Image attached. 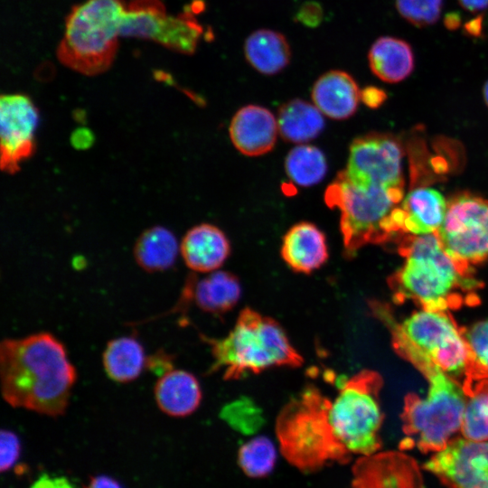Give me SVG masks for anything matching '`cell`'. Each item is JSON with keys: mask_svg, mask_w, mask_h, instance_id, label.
<instances>
[{"mask_svg": "<svg viewBox=\"0 0 488 488\" xmlns=\"http://www.w3.org/2000/svg\"><path fill=\"white\" fill-rule=\"evenodd\" d=\"M76 380V368L52 333L2 340L1 393L11 407L60 417L67 410Z\"/></svg>", "mask_w": 488, "mask_h": 488, "instance_id": "cell-1", "label": "cell"}, {"mask_svg": "<svg viewBox=\"0 0 488 488\" xmlns=\"http://www.w3.org/2000/svg\"><path fill=\"white\" fill-rule=\"evenodd\" d=\"M371 312L389 329L397 353L428 382L425 399L412 392L405 397L401 420L407 437L401 441L400 449L417 446L422 453L439 452L461 428L466 403L462 385L405 336L388 305L380 302Z\"/></svg>", "mask_w": 488, "mask_h": 488, "instance_id": "cell-2", "label": "cell"}, {"mask_svg": "<svg viewBox=\"0 0 488 488\" xmlns=\"http://www.w3.org/2000/svg\"><path fill=\"white\" fill-rule=\"evenodd\" d=\"M404 263L388 279L393 300H411L421 309L449 311L479 302L483 286L444 251L435 233L405 235L399 246Z\"/></svg>", "mask_w": 488, "mask_h": 488, "instance_id": "cell-3", "label": "cell"}, {"mask_svg": "<svg viewBox=\"0 0 488 488\" xmlns=\"http://www.w3.org/2000/svg\"><path fill=\"white\" fill-rule=\"evenodd\" d=\"M210 346L213 362L208 373L222 371L225 380H236L276 367L298 368L302 355L275 319L250 307L243 308L222 338L200 334Z\"/></svg>", "mask_w": 488, "mask_h": 488, "instance_id": "cell-4", "label": "cell"}, {"mask_svg": "<svg viewBox=\"0 0 488 488\" xmlns=\"http://www.w3.org/2000/svg\"><path fill=\"white\" fill-rule=\"evenodd\" d=\"M332 400L307 385L280 410L276 435L280 452L297 470L311 474L328 463H349L352 454L339 442L329 418Z\"/></svg>", "mask_w": 488, "mask_h": 488, "instance_id": "cell-5", "label": "cell"}, {"mask_svg": "<svg viewBox=\"0 0 488 488\" xmlns=\"http://www.w3.org/2000/svg\"><path fill=\"white\" fill-rule=\"evenodd\" d=\"M126 0H85L74 5L65 19L58 45V61L78 73L97 76L115 61Z\"/></svg>", "mask_w": 488, "mask_h": 488, "instance_id": "cell-6", "label": "cell"}, {"mask_svg": "<svg viewBox=\"0 0 488 488\" xmlns=\"http://www.w3.org/2000/svg\"><path fill=\"white\" fill-rule=\"evenodd\" d=\"M404 190L361 186L350 182L342 172L324 192V202L340 211V230L344 254L353 257L367 244H383L394 235L390 216L401 202Z\"/></svg>", "mask_w": 488, "mask_h": 488, "instance_id": "cell-7", "label": "cell"}, {"mask_svg": "<svg viewBox=\"0 0 488 488\" xmlns=\"http://www.w3.org/2000/svg\"><path fill=\"white\" fill-rule=\"evenodd\" d=\"M381 376L362 370L342 382L329 418L339 442L352 455H369L381 447L383 415L379 402Z\"/></svg>", "mask_w": 488, "mask_h": 488, "instance_id": "cell-8", "label": "cell"}, {"mask_svg": "<svg viewBox=\"0 0 488 488\" xmlns=\"http://www.w3.org/2000/svg\"><path fill=\"white\" fill-rule=\"evenodd\" d=\"M435 234L459 268L474 273V265L488 259V200L465 192L451 197Z\"/></svg>", "mask_w": 488, "mask_h": 488, "instance_id": "cell-9", "label": "cell"}, {"mask_svg": "<svg viewBox=\"0 0 488 488\" xmlns=\"http://www.w3.org/2000/svg\"><path fill=\"white\" fill-rule=\"evenodd\" d=\"M202 33L192 13L171 14L162 0L127 2L121 23V37L149 40L183 54L196 51Z\"/></svg>", "mask_w": 488, "mask_h": 488, "instance_id": "cell-10", "label": "cell"}, {"mask_svg": "<svg viewBox=\"0 0 488 488\" xmlns=\"http://www.w3.org/2000/svg\"><path fill=\"white\" fill-rule=\"evenodd\" d=\"M399 327L445 372L454 379L464 377L468 361L465 327L457 324L449 311L420 309L399 324Z\"/></svg>", "mask_w": 488, "mask_h": 488, "instance_id": "cell-11", "label": "cell"}, {"mask_svg": "<svg viewBox=\"0 0 488 488\" xmlns=\"http://www.w3.org/2000/svg\"><path fill=\"white\" fill-rule=\"evenodd\" d=\"M341 172L358 185L404 190L402 149L398 139L388 134L370 133L355 138L346 168Z\"/></svg>", "mask_w": 488, "mask_h": 488, "instance_id": "cell-12", "label": "cell"}, {"mask_svg": "<svg viewBox=\"0 0 488 488\" xmlns=\"http://www.w3.org/2000/svg\"><path fill=\"white\" fill-rule=\"evenodd\" d=\"M40 115L31 98L22 93L0 98L1 169L15 174L35 151Z\"/></svg>", "mask_w": 488, "mask_h": 488, "instance_id": "cell-13", "label": "cell"}, {"mask_svg": "<svg viewBox=\"0 0 488 488\" xmlns=\"http://www.w3.org/2000/svg\"><path fill=\"white\" fill-rule=\"evenodd\" d=\"M423 467L448 488H488V441L454 438Z\"/></svg>", "mask_w": 488, "mask_h": 488, "instance_id": "cell-14", "label": "cell"}, {"mask_svg": "<svg viewBox=\"0 0 488 488\" xmlns=\"http://www.w3.org/2000/svg\"><path fill=\"white\" fill-rule=\"evenodd\" d=\"M352 488H425L417 461L399 451L359 457L352 467Z\"/></svg>", "mask_w": 488, "mask_h": 488, "instance_id": "cell-15", "label": "cell"}, {"mask_svg": "<svg viewBox=\"0 0 488 488\" xmlns=\"http://www.w3.org/2000/svg\"><path fill=\"white\" fill-rule=\"evenodd\" d=\"M447 207L444 195L427 186L411 190L393 210L390 229L394 236L427 235L435 233L441 226Z\"/></svg>", "mask_w": 488, "mask_h": 488, "instance_id": "cell-16", "label": "cell"}, {"mask_svg": "<svg viewBox=\"0 0 488 488\" xmlns=\"http://www.w3.org/2000/svg\"><path fill=\"white\" fill-rule=\"evenodd\" d=\"M240 296V282L230 272L216 270L202 278L190 274L175 308L181 310L193 303L204 313L222 316L237 305Z\"/></svg>", "mask_w": 488, "mask_h": 488, "instance_id": "cell-17", "label": "cell"}, {"mask_svg": "<svg viewBox=\"0 0 488 488\" xmlns=\"http://www.w3.org/2000/svg\"><path fill=\"white\" fill-rule=\"evenodd\" d=\"M229 131L234 146L248 156H258L271 151L279 133L274 115L258 105L239 109L231 119Z\"/></svg>", "mask_w": 488, "mask_h": 488, "instance_id": "cell-18", "label": "cell"}, {"mask_svg": "<svg viewBox=\"0 0 488 488\" xmlns=\"http://www.w3.org/2000/svg\"><path fill=\"white\" fill-rule=\"evenodd\" d=\"M180 252L185 265L194 273H211L220 268L230 254V244L218 227L202 223L183 236Z\"/></svg>", "mask_w": 488, "mask_h": 488, "instance_id": "cell-19", "label": "cell"}, {"mask_svg": "<svg viewBox=\"0 0 488 488\" xmlns=\"http://www.w3.org/2000/svg\"><path fill=\"white\" fill-rule=\"evenodd\" d=\"M280 253L294 272L306 275L320 268L329 257L324 233L308 221L298 222L286 231Z\"/></svg>", "mask_w": 488, "mask_h": 488, "instance_id": "cell-20", "label": "cell"}, {"mask_svg": "<svg viewBox=\"0 0 488 488\" xmlns=\"http://www.w3.org/2000/svg\"><path fill=\"white\" fill-rule=\"evenodd\" d=\"M311 96L313 103L323 115L342 120L352 117L357 110L361 90L348 72L333 70L317 79Z\"/></svg>", "mask_w": 488, "mask_h": 488, "instance_id": "cell-21", "label": "cell"}, {"mask_svg": "<svg viewBox=\"0 0 488 488\" xmlns=\"http://www.w3.org/2000/svg\"><path fill=\"white\" fill-rule=\"evenodd\" d=\"M154 396L159 409L174 418L187 417L197 410L202 392L200 382L191 372L174 369L158 378Z\"/></svg>", "mask_w": 488, "mask_h": 488, "instance_id": "cell-22", "label": "cell"}, {"mask_svg": "<svg viewBox=\"0 0 488 488\" xmlns=\"http://www.w3.org/2000/svg\"><path fill=\"white\" fill-rule=\"evenodd\" d=\"M368 61L372 73L389 83L407 79L415 66L411 45L403 39L392 36L378 38L369 50Z\"/></svg>", "mask_w": 488, "mask_h": 488, "instance_id": "cell-23", "label": "cell"}, {"mask_svg": "<svg viewBox=\"0 0 488 488\" xmlns=\"http://www.w3.org/2000/svg\"><path fill=\"white\" fill-rule=\"evenodd\" d=\"M244 52L248 62L266 75L280 72L291 59V50L286 37L269 29H259L250 33L245 41Z\"/></svg>", "mask_w": 488, "mask_h": 488, "instance_id": "cell-24", "label": "cell"}, {"mask_svg": "<svg viewBox=\"0 0 488 488\" xmlns=\"http://www.w3.org/2000/svg\"><path fill=\"white\" fill-rule=\"evenodd\" d=\"M146 357L136 338L121 336L108 342L102 353V365L110 380L128 383L136 380L145 369Z\"/></svg>", "mask_w": 488, "mask_h": 488, "instance_id": "cell-25", "label": "cell"}, {"mask_svg": "<svg viewBox=\"0 0 488 488\" xmlns=\"http://www.w3.org/2000/svg\"><path fill=\"white\" fill-rule=\"evenodd\" d=\"M136 264L149 273L171 268L177 258L178 243L174 233L162 226H154L140 234L134 249Z\"/></svg>", "mask_w": 488, "mask_h": 488, "instance_id": "cell-26", "label": "cell"}, {"mask_svg": "<svg viewBox=\"0 0 488 488\" xmlns=\"http://www.w3.org/2000/svg\"><path fill=\"white\" fill-rule=\"evenodd\" d=\"M278 132L287 142L302 144L317 137L324 127L322 112L305 100L292 99L277 114Z\"/></svg>", "mask_w": 488, "mask_h": 488, "instance_id": "cell-27", "label": "cell"}, {"mask_svg": "<svg viewBox=\"0 0 488 488\" xmlns=\"http://www.w3.org/2000/svg\"><path fill=\"white\" fill-rule=\"evenodd\" d=\"M468 361L462 381L465 394L488 380V319L464 328Z\"/></svg>", "mask_w": 488, "mask_h": 488, "instance_id": "cell-28", "label": "cell"}, {"mask_svg": "<svg viewBox=\"0 0 488 488\" xmlns=\"http://www.w3.org/2000/svg\"><path fill=\"white\" fill-rule=\"evenodd\" d=\"M285 170L292 182L302 187H310L320 183L325 176L326 158L316 146L300 145L287 154Z\"/></svg>", "mask_w": 488, "mask_h": 488, "instance_id": "cell-29", "label": "cell"}, {"mask_svg": "<svg viewBox=\"0 0 488 488\" xmlns=\"http://www.w3.org/2000/svg\"><path fill=\"white\" fill-rule=\"evenodd\" d=\"M277 458L275 445L265 436L253 437L238 451V465L244 474L250 478L268 476L276 466Z\"/></svg>", "mask_w": 488, "mask_h": 488, "instance_id": "cell-30", "label": "cell"}, {"mask_svg": "<svg viewBox=\"0 0 488 488\" xmlns=\"http://www.w3.org/2000/svg\"><path fill=\"white\" fill-rule=\"evenodd\" d=\"M483 382L466 395L461 421L464 438L475 442L488 441V393Z\"/></svg>", "mask_w": 488, "mask_h": 488, "instance_id": "cell-31", "label": "cell"}, {"mask_svg": "<svg viewBox=\"0 0 488 488\" xmlns=\"http://www.w3.org/2000/svg\"><path fill=\"white\" fill-rule=\"evenodd\" d=\"M220 415L231 427L244 434L256 432L264 422L260 407L249 397L224 405Z\"/></svg>", "mask_w": 488, "mask_h": 488, "instance_id": "cell-32", "label": "cell"}, {"mask_svg": "<svg viewBox=\"0 0 488 488\" xmlns=\"http://www.w3.org/2000/svg\"><path fill=\"white\" fill-rule=\"evenodd\" d=\"M443 0H396L399 15L416 27L436 23L441 14Z\"/></svg>", "mask_w": 488, "mask_h": 488, "instance_id": "cell-33", "label": "cell"}, {"mask_svg": "<svg viewBox=\"0 0 488 488\" xmlns=\"http://www.w3.org/2000/svg\"><path fill=\"white\" fill-rule=\"evenodd\" d=\"M0 469L5 472L17 461L21 452V443L15 433L2 429L0 434Z\"/></svg>", "mask_w": 488, "mask_h": 488, "instance_id": "cell-34", "label": "cell"}, {"mask_svg": "<svg viewBox=\"0 0 488 488\" xmlns=\"http://www.w3.org/2000/svg\"><path fill=\"white\" fill-rule=\"evenodd\" d=\"M145 369L159 378L174 369V355L158 349L146 357Z\"/></svg>", "mask_w": 488, "mask_h": 488, "instance_id": "cell-35", "label": "cell"}, {"mask_svg": "<svg viewBox=\"0 0 488 488\" xmlns=\"http://www.w3.org/2000/svg\"><path fill=\"white\" fill-rule=\"evenodd\" d=\"M322 8L314 2L305 4L296 14L297 21L311 27L318 25L322 20Z\"/></svg>", "mask_w": 488, "mask_h": 488, "instance_id": "cell-36", "label": "cell"}, {"mask_svg": "<svg viewBox=\"0 0 488 488\" xmlns=\"http://www.w3.org/2000/svg\"><path fill=\"white\" fill-rule=\"evenodd\" d=\"M386 97L383 89L374 86H368L361 90V100L370 108H378L384 102Z\"/></svg>", "mask_w": 488, "mask_h": 488, "instance_id": "cell-37", "label": "cell"}, {"mask_svg": "<svg viewBox=\"0 0 488 488\" xmlns=\"http://www.w3.org/2000/svg\"><path fill=\"white\" fill-rule=\"evenodd\" d=\"M483 15L481 14L467 21L463 25L464 33L470 37L479 38L483 36Z\"/></svg>", "mask_w": 488, "mask_h": 488, "instance_id": "cell-38", "label": "cell"}, {"mask_svg": "<svg viewBox=\"0 0 488 488\" xmlns=\"http://www.w3.org/2000/svg\"><path fill=\"white\" fill-rule=\"evenodd\" d=\"M84 488H122L115 479L99 475L92 477Z\"/></svg>", "mask_w": 488, "mask_h": 488, "instance_id": "cell-39", "label": "cell"}, {"mask_svg": "<svg viewBox=\"0 0 488 488\" xmlns=\"http://www.w3.org/2000/svg\"><path fill=\"white\" fill-rule=\"evenodd\" d=\"M460 5L471 12L477 13L488 8V0H457Z\"/></svg>", "mask_w": 488, "mask_h": 488, "instance_id": "cell-40", "label": "cell"}, {"mask_svg": "<svg viewBox=\"0 0 488 488\" xmlns=\"http://www.w3.org/2000/svg\"><path fill=\"white\" fill-rule=\"evenodd\" d=\"M443 23L447 30L455 31L461 26L462 18L458 13L450 12L445 15Z\"/></svg>", "mask_w": 488, "mask_h": 488, "instance_id": "cell-41", "label": "cell"}, {"mask_svg": "<svg viewBox=\"0 0 488 488\" xmlns=\"http://www.w3.org/2000/svg\"><path fill=\"white\" fill-rule=\"evenodd\" d=\"M483 96L484 102L488 107V80L483 85Z\"/></svg>", "mask_w": 488, "mask_h": 488, "instance_id": "cell-42", "label": "cell"}, {"mask_svg": "<svg viewBox=\"0 0 488 488\" xmlns=\"http://www.w3.org/2000/svg\"><path fill=\"white\" fill-rule=\"evenodd\" d=\"M483 387H484L485 390H486L487 393H488V380H484V382H483Z\"/></svg>", "mask_w": 488, "mask_h": 488, "instance_id": "cell-43", "label": "cell"}]
</instances>
